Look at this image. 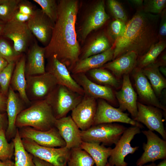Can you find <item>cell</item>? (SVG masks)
<instances>
[{
  "instance_id": "1",
  "label": "cell",
  "mask_w": 166,
  "mask_h": 166,
  "mask_svg": "<svg viewBox=\"0 0 166 166\" xmlns=\"http://www.w3.org/2000/svg\"><path fill=\"white\" fill-rule=\"evenodd\" d=\"M57 19L50 40L45 48V57L54 56L71 69L79 60L81 53L75 24L79 9L77 0L57 1Z\"/></svg>"
},
{
  "instance_id": "2",
  "label": "cell",
  "mask_w": 166,
  "mask_h": 166,
  "mask_svg": "<svg viewBox=\"0 0 166 166\" xmlns=\"http://www.w3.org/2000/svg\"><path fill=\"white\" fill-rule=\"evenodd\" d=\"M160 16L146 13L143 9L137 11L126 24L123 34L115 41L112 60L130 51L135 52L139 57L158 42Z\"/></svg>"
},
{
  "instance_id": "3",
  "label": "cell",
  "mask_w": 166,
  "mask_h": 166,
  "mask_svg": "<svg viewBox=\"0 0 166 166\" xmlns=\"http://www.w3.org/2000/svg\"><path fill=\"white\" fill-rule=\"evenodd\" d=\"M56 120L50 105L45 99L35 101L22 111L17 117L15 125L17 128L30 127L45 131L54 127Z\"/></svg>"
},
{
  "instance_id": "4",
  "label": "cell",
  "mask_w": 166,
  "mask_h": 166,
  "mask_svg": "<svg viewBox=\"0 0 166 166\" xmlns=\"http://www.w3.org/2000/svg\"><path fill=\"white\" fill-rule=\"evenodd\" d=\"M83 96L65 86L58 84L46 99L57 119L66 117L80 102Z\"/></svg>"
},
{
  "instance_id": "5",
  "label": "cell",
  "mask_w": 166,
  "mask_h": 166,
  "mask_svg": "<svg viewBox=\"0 0 166 166\" xmlns=\"http://www.w3.org/2000/svg\"><path fill=\"white\" fill-rule=\"evenodd\" d=\"M127 128L117 123H102L92 126L81 131L82 141L96 143L105 146L115 144Z\"/></svg>"
},
{
  "instance_id": "6",
  "label": "cell",
  "mask_w": 166,
  "mask_h": 166,
  "mask_svg": "<svg viewBox=\"0 0 166 166\" xmlns=\"http://www.w3.org/2000/svg\"><path fill=\"white\" fill-rule=\"evenodd\" d=\"M22 139L25 149L34 157L48 162L54 166H67L70 149L65 147L57 148L44 147L31 139Z\"/></svg>"
},
{
  "instance_id": "7",
  "label": "cell",
  "mask_w": 166,
  "mask_h": 166,
  "mask_svg": "<svg viewBox=\"0 0 166 166\" xmlns=\"http://www.w3.org/2000/svg\"><path fill=\"white\" fill-rule=\"evenodd\" d=\"M26 94L31 102L46 99L58 84L53 75L46 71L42 74L26 76Z\"/></svg>"
},
{
  "instance_id": "8",
  "label": "cell",
  "mask_w": 166,
  "mask_h": 166,
  "mask_svg": "<svg viewBox=\"0 0 166 166\" xmlns=\"http://www.w3.org/2000/svg\"><path fill=\"white\" fill-rule=\"evenodd\" d=\"M141 132L140 128L133 126L126 128L120 139L112 149L108 162L110 166H127L124 158L129 154H133L139 147H132L131 142L137 134Z\"/></svg>"
},
{
  "instance_id": "9",
  "label": "cell",
  "mask_w": 166,
  "mask_h": 166,
  "mask_svg": "<svg viewBox=\"0 0 166 166\" xmlns=\"http://www.w3.org/2000/svg\"><path fill=\"white\" fill-rule=\"evenodd\" d=\"M146 136L147 141L143 143L144 152L136 162L137 166H142L149 162L166 158V141L160 138L149 130L142 131Z\"/></svg>"
},
{
  "instance_id": "10",
  "label": "cell",
  "mask_w": 166,
  "mask_h": 166,
  "mask_svg": "<svg viewBox=\"0 0 166 166\" xmlns=\"http://www.w3.org/2000/svg\"><path fill=\"white\" fill-rule=\"evenodd\" d=\"M114 122L126 123L140 128L143 127L141 124L130 118L128 114L124 113L119 108L114 107L106 101L100 100L97 103L93 125Z\"/></svg>"
},
{
  "instance_id": "11",
  "label": "cell",
  "mask_w": 166,
  "mask_h": 166,
  "mask_svg": "<svg viewBox=\"0 0 166 166\" xmlns=\"http://www.w3.org/2000/svg\"><path fill=\"white\" fill-rule=\"evenodd\" d=\"M18 131L22 139H31L42 146L55 148L66 146L65 142L55 127L45 131L25 127L19 128Z\"/></svg>"
},
{
  "instance_id": "12",
  "label": "cell",
  "mask_w": 166,
  "mask_h": 166,
  "mask_svg": "<svg viewBox=\"0 0 166 166\" xmlns=\"http://www.w3.org/2000/svg\"><path fill=\"white\" fill-rule=\"evenodd\" d=\"M88 11L80 31L81 38L83 41L93 31L101 27L109 18L105 10L104 0L95 2Z\"/></svg>"
},
{
  "instance_id": "13",
  "label": "cell",
  "mask_w": 166,
  "mask_h": 166,
  "mask_svg": "<svg viewBox=\"0 0 166 166\" xmlns=\"http://www.w3.org/2000/svg\"><path fill=\"white\" fill-rule=\"evenodd\" d=\"M3 34L13 41L14 49L20 54L26 50L33 37L26 23L12 20L5 23Z\"/></svg>"
},
{
  "instance_id": "14",
  "label": "cell",
  "mask_w": 166,
  "mask_h": 166,
  "mask_svg": "<svg viewBox=\"0 0 166 166\" xmlns=\"http://www.w3.org/2000/svg\"><path fill=\"white\" fill-rule=\"evenodd\" d=\"M137 113L135 121L143 123L152 131L157 132L166 140V132L163 122L161 109L137 102Z\"/></svg>"
},
{
  "instance_id": "15",
  "label": "cell",
  "mask_w": 166,
  "mask_h": 166,
  "mask_svg": "<svg viewBox=\"0 0 166 166\" xmlns=\"http://www.w3.org/2000/svg\"><path fill=\"white\" fill-rule=\"evenodd\" d=\"M97 106L96 99L84 95L72 111L71 117L81 131L86 130L93 125Z\"/></svg>"
},
{
  "instance_id": "16",
  "label": "cell",
  "mask_w": 166,
  "mask_h": 166,
  "mask_svg": "<svg viewBox=\"0 0 166 166\" xmlns=\"http://www.w3.org/2000/svg\"><path fill=\"white\" fill-rule=\"evenodd\" d=\"M26 23L32 34L46 46L50 40L54 23L41 9H37Z\"/></svg>"
},
{
  "instance_id": "17",
  "label": "cell",
  "mask_w": 166,
  "mask_h": 166,
  "mask_svg": "<svg viewBox=\"0 0 166 166\" xmlns=\"http://www.w3.org/2000/svg\"><path fill=\"white\" fill-rule=\"evenodd\" d=\"M72 76L82 88L84 95L95 99L100 98L113 104L116 103L114 93L109 86L101 85L94 83L84 73L73 74Z\"/></svg>"
},
{
  "instance_id": "18",
  "label": "cell",
  "mask_w": 166,
  "mask_h": 166,
  "mask_svg": "<svg viewBox=\"0 0 166 166\" xmlns=\"http://www.w3.org/2000/svg\"><path fill=\"white\" fill-rule=\"evenodd\" d=\"M48 59L49 61L46 71L53 75L58 84L65 86L84 96V92L83 89L73 78L66 65L54 56Z\"/></svg>"
},
{
  "instance_id": "19",
  "label": "cell",
  "mask_w": 166,
  "mask_h": 166,
  "mask_svg": "<svg viewBox=\"0 0 166 166\" xmlns=\"http://www.w3.org/2000/svg\"><path fill=\"white\" fill-rule=\"evenodd\" d=\"M132 72L137 93L142 101L148 105L166 111V107L159 100L142 69L136 67Z\"/></svg>"
},
{
  "instance_id": "20",
  "label": "cell",
  "mask_w": 166,
  "mask_h": 166,
  "mask_svg": "<svg viewBox=\"0 0 166 166\" xmlns=\"http://www.w3.org/2000/svg\"><path fill=\"white\" fill-rule=\"evenodd\" d=\"M123 77L121 88L115 93L119 105L118 108L123 112L127 110L135 121L137 113V93L132 86L129 74Z\"/></svg>"
},
{
  "instance_id": "21",
  "label": "cell",
  "mask_w": 166,
  "mask_h": 166,
  "mask_svg": "<svg viewBox=\"0 0 166 166\" xmlns=\"http://www.w3.org/2000/svg\"><path fill=\"white\" fill-rule=\"evenodd\" d=\"M54 127L66 143L69 149L80 148L82 142L81 130L70 116L56 119Z\"/></svg>"
},
{
  "instance_id": "22",
  "label": "cell",
  "mask_w": 166,
  "mask_h": 166,
  "mask_svg": "<svg viewBox=\"0 0 166 166\" xmlns=\"http://www.w3.org/2000/svg\"><path fill=\"white\" fill-rule=\"evenodd\" d=\"M26 103L22 99L18 94L10 86L8 91L6 103V112L8 124L6 131V135L8 141L15 136L17 128L15 125L17 117L24 108Z\"/></svg>"
},
{
  "instance_id": "23",
  "label": "cell",
  "mask_w": 166,
  "mask_h": 166,
  "mask_svg": "<svg viewBox=\"0 0 166 166\" xmlns=\"http://www.w3.org/2000/svg\"><path fill=\"white\" fill-rule=\"evenodd\" d=\"M45 54V47L40 46L36 42L32 45L26 58V76L39 75L46 72Z\"/></svg>"
},
{
  "instance_id": "24",
  "label": "cell",
  "mask_w": 166,
  "mask_h": 166,
  "mask_svg": "<svg viewBox=\"0 0 166 166\" xmlns=\"http://www.w3.org/2000/svg\"><path fill=\"white\" fill-rule=\"evenodd\" d=\"M138 58L135 52H129L107 63L101 68L110 70L118 79L132 71L136 67Z\"/></svg>"
},
{
  "instance_id": "25",
  "label": "cell",
  "mask_w": 166,
  "mask_h": 166,
  "mask_svg": "<svg viewBox=\"0 0 166 166\" xmlns=\"http://www.w3.org/2000/svg\"><path fill=\"white\" fill-rule=\"evenodd\" d=\"M113 46L107 51L79 60L72 69L73 74L84 73L93 69L101 67L113 57Z\"/></svg>"
},
{
  "instance_id": "26",
  "label": "cell",
  "mask_w": 166,
  "mask_h": 166,
  "mask_svg": "<svg viewBox=\"0 0 166 166\" xmlns=\"http://www.w3.org/2000/svg\"><path fill=\"white\" fill-rule=\"evenodd\" d=\"M26 62L25 55L21 56L16 62L10 86L14 91L18 92L20 97L26 104L29 105L31 102L28 99L26 92Z\"/></svg>"
},
{
  "instance_id": "27",
  "label": "cell",
  "mask_w": 166,
  "mask_h": 166,
  "mask_svg": "<svg viewBox=\"0 0 166 166\" xmlns=\"http://www.w3.org/2000/svg\"><path fill=\"white\" fill-rule=\"evenodd\" d=\"M100 144L82 141L80 148L90 156L94 160L96 166H106L112 149Z\"/></svg>"
},
{
  "instance_id": "28",
  "label": "cell",
  "mask_w": 166,
  "mask_h": 166,
  "mask_svg": "<svg viewBox=\"0 0 166 166\" xmlns=\"http://www.w3.org/2000/svg\"><path fill=\"white\" fill-rule=\"evenodd\" d=\"M160 66L155 61L142 69L157 97L161 95L163 90L166 88V80L159 70Z\"/></svg>"
},
{
  "instance_id": "29",
  "label": "cell",
  "mask_w": 166,
  "mask_h": 166,
  "mask_svg": "<svg viewBox=\"0 0 166 166\" xmlns=\"http://www.w3.org/2000/svg\"><path fill=\"white\" fill-rule=\"evenodd\" d=\"M112 46L106 35L100 34L94 37L88 43L82 51L79 60L104 52Z\"/></svg>"
},
{
  "instance_id": "30",
  "label": "cell",
  "mask_w": 166,
  "mask_h": 166,
  "mask_svg": "<svg viewBox=\"0 0 166 166\" xmlns=\"http://www.w3.org/2000/svg\"><path fill=\"white\" fill-rule=\"evenodd\" d=\"M12 141L14 145V166H36L33 161L34 156L25 148L17 128Z\"/></svg>"
},
{
  "instance_id": "31",
  "label": "cell",
  "mask_w": 166,
  "mask_h": 166,
  "mask_svg": "<svg viewBox=\"0 0 166 166\" xmlns=\"http://www.w3.org/2000/svg\"><path fill=\"white\" fill-rule=\"evenodd\" d=\"M166 47L165 40L159 41L145 53L138 57L136 67L142 69L155 62Z\"/></svg>"
},
{
  "instance_id": "32",
  "label": "cell",
  "mask_w": 166,
  "mask_h": 166,
  "mask_svg": "<svg viewBox=\"0 0 166 166\" xmlns=\"http://www.w3.org/2000/svg\"><path fill=\"white\" fill-rule=\"evenodd\" d=\"M89 76L97 83L116 88L120 86V82L114 75L102 68L92 69L88 71Z\"/></svg>"
},
{
  "instance_id": "33",
  "label": "cell",
  "mask_w": 166,
  "mask_h": 166,
  "mask_svg": "<svg viewBox=\"0 0 166 166\" xmlns=\"http://www.w3.org/2000/svg\"><path fill=\"white\" fill-rule=\"evenodd\" d=\"M94 164L90 156L80 148L70 149L67 166H93Z\"/></svg>"
},
{
  "instance_id": "34",
  "label": "cell",
  "mask_w": 166,
  "mask_h": 166,
  "mask_svg": "<svg viewBox=\"0 0 166 166\" xmlns=\"http://www.w3.org/2000/svg\"><path fill=\"white\" fill-rule=\"evenodd\" d=\"M20 0H6L0 4V21L6 23L10 21L18 10Z\"/></svg>"
},
{
  "instance_id": "35",
  "label": "cell",
  "mask_w": 166,
  "mask_h": 166,
  "mask_svg": "<svg viewBox=\"0 0 166 166\" xmlns=\"http://www.w3.org/2000/svg\"><path fill=\"white\" fill-rule=\"evenodd\" d=\"M14 145L12 141L8 142L6 135V130H0V161L10 160L14 154Z\"/></svg>"
},
{
  "instance_id": "36",
  "label": "cell",
  "mask_w": 166,
  "mask_h": 166,
  "mask_svg": "<svg viewBox=\"0 0 166 166\" xmlns=\"http://www.w3.org/2000/svg\"><path fill=\"white\" fill-rule=\"evenodd\" d=\"M0 57L9 63H16L21 57V54L17 52L14 47L3 39H0Z\"/></svg>"
},
{
  "instance_id": "37",
  "label": "cell",
  "mask_w": 166,
  "mask_h": 166,
  "mask_svg": "<svg viewBox=\"0 0 166 166\" xmlns=\"http://www.w3.org/2000/svg\"><path fill=\"white\" fill-rule=\"evenodd\" d=\"M15 63H9L7 66L0 72L1 92L7 95Z\"/></svg>"
},
{
  "instance_id": "38",
  "label": "cell",
  "mask_w": 166,
  "mask_h": 166,
  "mask_svg": "<svg viewBox=\"0 0 166 166\" xmlns=\"http://www.w3.org/2000/svg\"><path fill=\"white\" fill-rule=\"evenodd\" d=\"M38 4L43 12L54 23L57 19L58 2L55 0H33Z\"/></svg>"
},
{
  "instance_id": "39",
  "label": "cell",
  "mask_w": 166,
  "mask_h": 166,
  "mask_svg": "<svg viewBox=\"0 0 166 166\" xmlns=\"http://www.w3.org/2000/svg\"><path fill=\"white\" fill-rule=\"evenodd\" d=\"M144 1L143 9L147 13L160 14L166 7V0H145Z\"/></svg>"
},
{
  "instance_id": "40",
  "label": "cell",
  "mask_w": 166,
  "mask_h": 166,
  "mask_svg": "<svg viewBox=\"0 0 166 166\" xmlns=\"http://www.w3.org/2000/svg\"><path fill=\"white\" fill-rule=\"evenodd\" d=\"M107 6L111 14L115 18L126 22L127 17L121 4L116 0H108L107 1Z\"/></svg>"
},
{
  "instance_id": "41",
  "label": "cell",
  "mask_w": 166,
  "mask_h": 166,
  "mask_svg": "<svg viewBox=\"0 0 166 166\" xmlns=\"http://www.w3.org/2000/svg\"><path fill=\"white\" fill-rule=\"evenodd\" d=\"M126 26L125 22L115 19L109 25L108 30V34L115 42L123 34L125 30Z\"/></svg>"
},
{
  "instance_id": "42",
  "label": "cell",
  "mask_w": 166,
  "mask_h": 166,
  "mask_svg": "<svg viewBox=\"0 0 166 166\" xmlns=\"http://www.w3.org/2000/svg\"><path fill=\"white\" fill-rule=\"evenodd\" d=\"M35 10L31 2L27 0H20L18 6L19 12L30 16L33 14Z\"/></svg>"
},
{
  "instance_id": "43",
  "label": "cell",
  "mask_w": 166,
  "mask_h": 166,
  "mask_svg": "<svg viewBox=\"0 0 166 166\" xmlns=\"http://www.w3.org/2000/svg\"><path fill=\"white\" fill-rule=\"evenodd\" d=\"M161 20L158 31L159 41L165 40L166 35V11L164 9L160 14Z\"/></svg>"
},
{
  "instance_id": "44",
  "label": "cell",
  "mask_w": 166,
  "mask_h": 166,
  "mask_svg": "<svg viewBox=\"0 0 166 166\" xmlns=\"http://www.w3.org/2000/svg\"><path fill=\"white\" fill-rule=\"evenodd\" d=\"M31 16L22 14L17 10L14 13L11 20L21 23H27L30 18Z\"/></svg>"
},
{
  "instance_id": "45",
  "label": "cell",
  "mask_w": 166,
  "mask_h": 166,
  "mask_svg": "<svg viewBox=\"0 0 166 166\" xmlns=\"http://www.w3.org/2000/svg\"><path fill=\"white\" fill-rule=\"evenodd\" d=\"M8 124V118L6 113H0V130L3 129L6 131Z\"/></svg>"
},
{
  "instance_id": "46",
  "label": "cell",
  "mask_w": 166,
  "mask_h": 166,
  "mask_svg": "<svg viewBox=\"0 0 166 166\" xmlns=\"http://www.w3.org/2000/svg\"><path fill=\"white\" fill-rule=\"evenodd\" d=\"M6 95L0 93V113H4L6 112V103L7 98Z\"/></svg>"
},
{
  "instance_id": "47",
  "label": "cell",
  "mask_w": 166,
  "mask_h": 166,
  "mask_svg": "<svg viewBox=\"0 0 166 166\" xmlns=\"http://www.w3.org/2000/svg\"><path fill=\"white\" fill-rule=\"evenodd\" d=\"M33 161L36 166H54L51 163L35 157L34 156Z\"/></svg>"
},
{
  "instance_id": "48",
  "label": "cell",
  "mask_w": 166,
  "mask_h": 166,
  "mask_svg": "<svg viewBox=\"0 0 166 166\" xmlns=\"http://www.w3.org/2000/svg\"><path fill=\"white\" fill-rule=\"evenodd\" d=\"M8 63L5 59L0 57V72L8 65Z\"/></svg>"
},
{
  "instance_id": "49",
  "label": "cell",
  "mask_w": 166,
  "mask_h": 166,
  "mask_svg": "<svg viewBox=\"0 0 166 166\" xmlns=\"http://www.w3.org/2000/svg\"><path fill=\"white\" fill-rule=\"evenodd\" d=\"M14 163L11 160L0 161V166H14Z\"/></svg>"
},
{
  "instance_id": "50",
  "label": "cell",
  "mask_w": 166,
  "mask_h": 166,
  "mask_svg": "<svg viewBox=\"0 0 166 166\" xmlns=\"http://www.w3.org/2000/svg\"><path fill=\"white\" fill-rule=\"evenodd\" d=\"M128 1L136 6H143L144 1L142 0H131Z\"/></svg>"
},
{
  "instance_id": "51",
  "label": "cell",
  "mask_w": 166,
  "mask_h": 166,
  "mask_svg": "<svg viewBox=\"0 0 166 166\" xmlns=\"http://www.w3.org/2000/svg\"><path fill=\"white\" fill-rule=\"evenodd\" d=\"M165 66H162L159 67V69L160 72L165 76H166V68Z\"/></svg>"
},
{
  "instance_id": "52",
  "label": "cell",
  "mask_w": 166,
  "mask_h": 166,
  "mask_svg": "<svg viewBox=\"0 0 166 166\" xmlns=\"http://www.w3.org/2000/svg\"><path fill=\"white\" fill-rule=\"evenodd\" d=\"M5 23L0 21V35L3 34Z\"/></svg>"
},
{
  "instance_id": "53",
  "label": "cell",
  "mask_w": 166,
  "mask_h": 166,
  "mask_svg": "<svg viewBox=\"0 0 166 166\" xmlns=\"http://www.w3.org/2000/svg\"><path fill=\"white\" fill-rule=\"evenodd\" d=\"M156 166H166V159H164Z\"/></svg>"
},
{
  "instance_id": "54",
  "label": "cell",
  "mask_w": 166,
  "mask_h": 166,
  "mask_svg": "<svg viewBox=\"0 0 166 166\" xmlns=\"http://www.w3.org/2000/svg\"><path fill=\"white\" fill-rule=\"evenodd\" d=\"M156 165L155 163L154 162H152L150 164L142 166H156Z\"/></svg>"
},
{
  "instance_id": "55",
  "label": "cell",
  "mask_w": 166,
  "mask_h": 166,
  "mask_svg": "<svg viewBox=\"0 0 166 166\" xmlns=\"http://www.w3.org/2000/svg\"><path fill=\"white\" fill-rule=\"evenodd\" d=\"M6 0H0V4L5 2Z\"/></svg>"
},
{
  "instance_id": "56",
  "label": "cell",
  "mask_w": 166,
  "mask_h": 166,
  "mask_svg": "<svg viewBox=\"0 0 166 166\" xmlns=\"http://www.w3.org/2000/svg\"><path fill=\"white\" fill-rule=\"evenodd\" d=\"M106 166H110V165L109 164L108 162L107 163Z\"/></svg>"
},
{
  "instance_id": "57",
  "label": "cell",
  "mask_w": 166,
  "mask_h": 166,
  "mask_svg": "<svg viewBox=\"0 0 166 166\" xmlns=\"http://www.w3.org/2000/svg\"><path fill=\"white\" fill-rule=\"evenodd\" d=\"M0 93H1V89H0Z\"/></svg>"
}]
</instances>
